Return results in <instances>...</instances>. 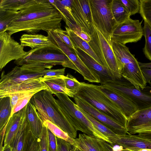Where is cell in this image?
<instances>
[{"instance_id": "cell-1", "label": "cell", "mask_w": 151, "mask_h": 151, "mask_svg": "<svg viewBox=\"0 0 151 151\" xmlns=\"http://www.w3.org/2000/svg\"><path fill=\"white\" fill-rule=\"evenodd\" d=\"M19 11L5 30L11 36L22 31L36 34L61 28L62 17L49 0H29Z\"/></svg>"}, {"instance_id": "cell-2", "label": "cell", "mask_w": 151, "mask_h": 151, "mask_svg": "<svg viewBox=\"0 0 151 151\" xmlns=\"http://www.w3.org/2000/svg\"><path fill=\"white\" fill-rule=\"evenodd\" d=\"M14 63L22 69L32 72H40L58 65L78 72V69L69 58L53 44L31 49L23 57L15 60Z\"/></svg>"}, {"instance_id": "cell-3", "label": "cell", "mask_w": 151, "mask_h": 151, "mask_svg": "<svg viewBox=\"0 0 151 151\" xmlns=\"http://www.w3.org/2000/svg\"><path fill=\"white\" fill-rule=\"evenodd\" d=\"M42 77L41 72H30L17 66L6 74L3 71L0 80V98L14 93L48 88L41 81Z\"/></svg>"}, {"instance_id": "cell-4", "label": "cell", "mask_w": 151, "mask_h": 151, "mask_svg": "<svg viewBox=\"0 0 151 151\" xmlns=\"http://www.w3.org/2000/svg\"><path fill=\"white\" fill-rule=\"evenodd\" d=\"M30 101L35 106L43 122L48 120L55 124L71 138H76L77 131L68 122L52 94L47 90L35 94Z\"/></svg>"}, {"instance_id": "cell-5", "label": "cell", "mask_w": 151, "mask_h": 151, "mask_svg": "<svg viewBox=\"0 0 151 151\" xmlns=\"http://www.w3.org/2000/svg\"><path fill=\"white\" fill-rule=\"evenodd\" d=\"M81 83L79 91L74 96L88 102L126 128L127 118L97 85Z\"/></svg>"}, {"instance_id": "cell-6", "label": "cell", "mask_w": 151, "mask_h": 151, "mask_svg": "<svg viewBox=\"0 0 151 151\" xmlns=\"http://www.w3.org/2000/svg\"><path fill=\"white\" fill-rule=\"evenodd\" d=\"M56 101L68 122L78 131L86 134L93 136L111 144L109 139L96 129L84 115L78 106L69 98L62 93L55 94Z\"/></svg>"}, {"instance_id": "cell-7", "label": "cell", "mask_w": 151, "mask_h": 151, "mask_svg": "<svg viewBox=\"0 0 151 151\" xmlns=\"http://www.w3.org/2000/svg\"><path fill=\"white\" fill-rule=\"evenodd\" d=\"M94 30L88 43L104 66L115 78L116 80L122 79V65L115 56L111 44L93 24Z\"/></svg>"}, {"instance_id": "cell-8", "label": "cell", "mask_w": 151, "mask_h": 151, "mask_svg": "<svg viewBox=\"0 0 151 151\" xmlns=\"http://www.w3.org/2000/svg\"><path fill=\"white\" fill-rule=\"evenodd\" d=\"M112 0H89L93 24L111 44L113 30L117 24L112 14Z\"/></svg>"}, {"instance_id": "cell-9", "label": "cell", "mask_w": 151, "mask_h": 151, "mask_svg": "<svg viewBox=\"0 0 151 151\" xmlns=\"http://www.w3.org/2000/svg\"><path fill=\"white\" fill-rule=\"evenodd\" d=\"M126 97L137 106L138 110L151 107V86L137 89L129 81L122 79L114 80L103 85Z\"/></svg>"}, {"instance_id": "cell-10", "label": "cell", "mask_w": 151, "mask_h": 151, "mask_svg": "<svg viewBox=\"0 0 151 151\" xmlns=\"http://www.w3.org/2000/svg\"><path fill=\"white\" fill-rule=\"evenodd\" d=\"M142 21L130 18L122 23L117 24L113 31L111 39L125 45L127 43L137 42L143 35Z\"/></svg>"}, {"instance_id": "cell-11", "label": "cell", "mask_w": 151, "mask_h": 151, "mask_svg": "<svg viewBox=\"0 0 151 151\" xmlns=\"http://www.w3.org/2000/svg\"><path fill=\"white\" fill-rule=\"evenodd\" d=\"M70 11L74 23L91 36L94 26L89 0H71Z\"/></svg>"}, {"instance_id": "cell-12", "label": "cell", "mask_w": 151, "mask_h": 151, "mask_svg": "<svg viewBox=\"0 0 151 151\" xmlns=\"http://www.w3.org/2000/svg\"><path fill=\"white\" fill-rule=\"evenodd\" d=\"M24 48L6 32L0 33V71L11 61L17 60L25 55L27 52Z\"/></svg>"}, {"instance_id": "cell-13", "label": "cell", "mask_w": 151, "mask_h": 151, "mask_svg": "<svg viewBox=\"0 0 151 151\" xmlns=\"http://www.w3.org/2000/svg\"><path fill=\"white\" fill-rule=\"evenodd\" d=\"M75 104L91 116L119 135L128 134L126 129L84 100L74 96Z\"/></svg>"}, {"instance_id": "cell-14", "label": "cell", "mask_w": 151, "mask_h": 151, "mask_svg": "<svg viewBox=\"0 0 151 151\" xmlns=\"http://www.w3.org/2000/svg\"><path fill=\"white\" fill-rule=\"evenodd\" d=\"M128 134L151 132V107L137 110L128 119Z\"/></svg>"}, {"instance_id": "cell-15", "label": "cell", "mask_w": 151, "mask_h": 151, "mask_svg": "<svg viewBox=\"0 0 151 151\" xmlns=\"http://www.w3.org/2000/svg\"><path fill=\"white\" fill-rule=\"evenodd\" d=\"M75 52L86 66L99 78L101 85L116 80L115 78L104 66L80 49L75 47Z\"/></svg>"}, {"instance_id": "cell-16", "label": "cell", "mask_w": 151, "mask_h": 151, "mask_svg": "<svg viewBox=\"0 0 151 151\" xmlns=\"http://www.w3.org/2000/svg\"><path fill=\"white\" fill-rule=\"evenodd\" d=\"M97 86L114 103L127 119L138 110L133 102L122 94L103 85H97Z\"/></svg>"}, {"instance_id": "cell-17", "label": "cell", "mask_w": 151, "mask_h": 151, "mask_svg": "<svg viewBox=\"0 0 151 151\" xmlns=\"http://www.w3.org/2000/svg\"><path fill=\"white\" fill-rule=\"evenodd\" d=\"M73 146L81 151H109L105 144V141L93 136L79 134L74 139Z\"/></svg>"}, {"instance_id": "cell-18", "label": "cell", "mask_w": 151, "mask_h": 151, "mask_svg": "<svg viewBox=\"0 0 151 151\" xmlns=\"http://www.w3.org/2000/svg\"><path fill=\"white\" fill-rule=\"evenodd\" d=\"M112 145H118L123 147V149L131 148L151 149V142L138 135L126 134L117 135L108 137Z\"/></svg>"}, {"instance_id": "cell-19", "label": "cell", "mask_w": 151, "mask_h": 151, "mask_svg": "<svg viewBox=\"0 0 151 151\" xmlns=\"http://www.w3.org/2000/svg\"><path fill=\"white\" fill-rule=\"evenodd\" d=\"M31 135L26 114L20 127L10 145L12 151H27Z\"/></svg>"}, {"instance_id": "cell-20", "label": "cell", "mask_w": 151, "mask_h": 151, "mask_svg": "<svg viewBox=\"0 0 151 151\" xmlns=\"http://www.w3.org/2000/svg\"><path fill=\"white\" fill-rule=\"evenodd\" d=\"M26 106L14 114L10 119L7 124L3 147L10 145L12 142L26 115Z\"/></svg>"}, {"instance_id": "cell-21", "label": "cell", "mask_w": 151, "mask_h": 151, "mask_svg": "<svg viewBox=\"0 0 151 151\" xmlns=\"http://www.w3.org/2000/svg\"><path fill=\"white\" fill-rule=\"evenodd\" d=\"M26 114L30 132L35 137L39 139L44 125L35 106L30 101L27 105Z\"/></svg>"}, {"instance_id": "cell-22", "label": "cell", "mask_w": 151, "mask_h": 151, "mask_svg": "<svg viewBox=\"0 0 151 151\" xmlns=\"http://www.w3.org/2000/svg\"><path fill=\"white\" fill-rule=\"evenodd\" d=\"M63 76H43L41 78V81L47 86L49 89V91L52 94L62 93L73 98L74 95L66 88L63 78Z\"/></svg>"}, {"instance_id": "cell-23", "label": "cell", "mask_w": 151, "mask_h": 151, "mask_svg": "<svg viewBox=\"0 0 151 151\" xmlns=\"http://www.w3.org/2000/svg\"><path fill=\"white\" fill-rule=\"evenodd\" d=\"M20 44L34 49L50 46L53 44L48 37L41 34H24L20 39Z\"/></svg>"}, {"instance_id": "cell-24", "label": "cell", "mask_w": 151, "mask_h": 151, "mask_svg": "<svg viewBox=\"0 0 151 151\" xmlns=\"http://www.w3.org/2000/svg\"><path fill=\"white\" fill-rule=\"evenodd\" d=\"M49 1L59 12L67 27L70 29L77 25L71 16L70 9L71 0H49Z\"/></svg>"}, {"instance_id": "cell-25", "label": "cell", "mask_w": 151, "mask_h": 151, "mask_svg": "<svg viewBox=\"0 0 151 151\" xmlns=\"http://www.w3.org/2000/svg\"><path fill=\"white\" fill-rule=\"evenodd\" d=\"M65 28L67 33L75 47L78 48L82 50L99 63L104 66L103 63L95 53L88 43L80 37L67 26L65 27Z\"/></svg>"}, {"instance_id": "cell-26", "label": "cell", "mask_w": 151, "mask_h": 151, "mask_svg": "<svg viewBox=\"0 0 151 151\" xmlns=\"http://www.w3.org/2000/svg\"><path fill=\"white\" fill-rule=\"evenodd\" d=\"M12 112L10 97L0 98V131L7 124L11 116Z\"/></svg>"}, {"instance_id": "cell-27", "label": "cell", "mask_w": 151, "mask_h": 151, "mask_svg": "<svg viewBox=\"0 0 151 151\" xmlns=\"http://www.w3.org/2000/svg\"><path fill=\"white\" fill-rule=\"evenodd\" d=\"M111 9L117 24L122 23L130 18V15L120 0H112Z\"/></svg>"}, {"instance_id": "cell-28", "label": "cell", "mask_w": 151, "mask_h": 151, "mask_svg": "<svg viewBox=\"0 0 151 151\" xmlns=\"http://www.w3.org/2000/svg\"><path fill=\"white\" fill-rule=\"evenodd\" d=\"M19 14L15 11L0 9V33L4 32L8 26Z\"/></svg>"}, {"instance_id": "cell-29", "label": "cell", "mask_w": 151, "mask_h": 151, "mask_svg": "<svg viewBox=\"0 0 151 151\" xmlns=\"http://www.w3.org/2000/svg\"><path fill=\"white\" fill-rule=\"evenodd\" d=\"M43 124L56 137L61 139L73 145L74 139L71 137L57 126L48 120L44 121Z\"/></svg>"}, {"instance_id": "cell-30", "label": "cell", "mask_w": 151, "mask_h": 151, "mask_svg": "<svg viewBox=\"0 0 151 151\" xmlns=\"http://www.w3.org/2000/svg\"><path fill=\"white\" fill-rule=\"evenodd\" d=\"M78 107L84 115L91 123L94 127L108 138L109 137H113L118 135L91 116L78 106Z\"/></svg>"}, {"instance_id": "cell-31", "label": "cell", "mask_w": 151, "mask_h": 151, "mask_svg": "<svg viewBox=\"0 0 151 151\" xmlns=\"http://www.w3.org/2000/svg\"><path fill=\"white\" fill-rule=\"evenodd\" d=\"M29 1V0H1L0 9L18 11Z\"/></svg>"}, {"instance_id": "cell-32", "label": "cell", "mask_w": 151, "mask_h": 151, "mask_svg": "<svg viewBox=\"0 0 151 151\" xmlns=\"http://www.w3.org/2000/svg\"><path fill=\"white\" fill-rule=\"evenodd\" d=\"M144 21L143 36L145 42L143 51L145 57L151 61V28L145 21Z\"/></svg>"}, {"instance_id": "cell-33", "label": "cell", "mask_w": 151, "mask_h": 151, "mask_svg": "<svg viewBox=\"0 0 151 151\" xmlns=\"http://www.w3.org/2000/svg\"><path fill=\"white\" fill-rule=\"evenodd\" d=\"M139 13L143 20L151 28V0H139Z\"/></svg>"}, {"instance_id": "cell-34", "label": "cell", "mask_w": 151, "mask_h": 151, "mask_svg": "<svg viewBox=\"0 0 151 151\" xmlns=\"http://www.w3.org/2000/svg\"><path fill=\"white\" fill-rule=\"evenodd\" d=\"M63 78L67 90L74 95H76L80 88L81 82L69 73L66 76H63Z\"/></svg>"}, {"instance_id": "cell-35", "label": "cell", "mask_w": 151, "mask_h": 151, "mask_svg": "<svg viewBox=\"0 0 151 151\" xmlns=\"http://www.w3.org/2000/svg\"><path fill=\"white\" fill-rule=\"evenodd\" d=\"M130 16L139 13L140 4L139 0H120Z\"/></svg>"}, {"instance_id": "cell-36", "label": "cell", "mask_w": 151, "mask_h": 151, "mask_svg": "<svg viewBox=\"0 0 151 151\" xmlns=\"http://www.w3.org/2000/svg\"><path fill=\"white\" fill-rule=\"evenodd\" d=\"M53 31L56 34L60 39L68 47L73 50H75V48L66 30L59 28Z\"/></svg>"}, {"instance_id": "cell-37", "label": "cell", "mask_w": 151, "mask_h": 151, "mask_svg": "<svg viewBox=\"0 0 151 151\" xmlns=\"http://www.w3.org/2000/svg\"><path fill=\"white\" fill-rule=\"evenodd\" d=\"M39 140L40 151H48L47 128L44 125Z\"/></svg>"}, {"instance_id": "cell-38", "label": "cell", "mask_w": 151, "mask_h": 151, "mask_svg": "<svg viewBox=\"0 0 151 151\" xmlns=\"http://www.w3.org/2000/svg\"><path fill=\"white\" fill-rule=\"evenodd\" d=\"M48 151H57L56 137L47 129Z\"/></svg>"}, {"instance_id": "cell-39", "label": "cell", "mask_w": 151, "mask_h": 151, "mask_svg": "<svg viewBox=\"0 0 151 151\" xmlns=\"http://www.w3.org/2000/svg\"><path fill=\"white\" fill-rule=\"evenodd\" d=\"M65 70V68L56 69H45L42 70L41 73L43 77L63 76Z\"/></svg>"}, {"instance_id": "cell-40", "label": "cell", "mask_w": 151, "mask_h": 151, "mask_svg": "<svg viewBox=\"0 0 151 151\" xmlns=\"http://www.w3.org/2000/svg\"><path fill=\"white\" fill-rule=\"evenodd\" d=\"M57 151H72L73 145L65 141L56 137Z\"/></svg>"}, {"instance_id": "cell-41", "label": "cell", "mask_w": 151, "mask_h": 151, "mask_svg": "<svg viewBox=\"0 0 151 151\" xmlns=\"http://www.w3.org/2000/svg\"><path fill=\"white\" fill-rule=\"evenodd\" d=\"M27 151H40L39 139L35 137L31 132L30 143Z\"/></svg>"}, {"instance_id": "cell-42", "label": "cell", "mask_w": 151, "mask_h": 151, "mask_svg": "<svg viewBox=\"0 0 151 151\" xmlns=\"http://www.w3.org/2000/svg\"><path fill=\"white\" fill-rule=\"evenodd\" d=\"M71 29L80 37L87 42L88 43L91 40V36L87 33L82 30L78 26H76L73 27Z\"/></svg>"}, {"instance_id": "cell-43", "label": "cell", "mask_w": 151, "mask_h": 151, "mask_svg": "<svg viewBox=\"0 0 151 151\" xmlns=\"http://www.w3.org/2000/svg\"><path fill=\"white\" fill-rule=\"evenodd\" d=\"M143 75L147 82L151 86V68H141Z\"/></svg>"}, {"instance_id": "cell-44", "label": "cell", "mask_w": 151, "mask_h": 151, "mask_svg": "<svg viewBox=\"0 0 151 151\" xmlns=\"http://www.w3.org/2000/svg\"><path fill=\"white\" fill-rule=\"evenodd\" d=\"M139 137L151 142V132H145L138 134Z\"/></svg>"}, {"instance_id": "cell-45", "label": "cell", "mask_w": 151, "mask_h": 151, "mask_svg": "<svg viewBox=\"0 0 151 151\" xmlns=\"http://www.w3.org/2000/svg\"><path fill=\"white\" fill-rule=\"evenodd\" d=\"M139 63L141 68H151V62L149 63H142L139 62Z\"/></svg>"}, {"instance_id": "cell-46", "label": "cell", "mask_w": 151, "mask_h": 151, "mask_svg": "<svg viewBox=\"0 0 151 151\" xmlns=\"http://www.w3.org/2000/svg\"><path fill=\"white\" fill-rule=\"evenodd\" d=\"M132 151H151L150 149H141L137 148H131L127 149Z\"/></svg>"}, {"instance_id": "cell-47", "label": "cell", "mask_w": 151, "mask_h": 151, "mask_svg": "<svg viewBox=\"0 0 151 151\" xmlns=\"http://www.w3.org/2000/svg\"><path fill=\"white\" fill-rule=\"evenodd\" d=\"M0 151H12L11 147L10 145L3 147Z\"/></svg>"}, {"instance_id": "cell-48", "label": "cell", "mask_w": 151, "mask_h": 151, "mask_svg": "<svg viewBox=\"0 0 151 151\" xmlns=\"http://www.w3.org/2000/svg\"><path fill=\"white\" fill-rule=\"evenodd\" d=\"M105 144L109 151H114L113 149L112 145L105 141Z\"/></svg>"}, {"instance_id": "cell-49", "label": "cell", "mask_w": 151, "mask_h": 151, "mask_svg": "<svg viewBox=\"0 0 151 151\" xmlns=\"http://www.w3.org/2000/svg\"><path fill=\"white\" fill-rule=\"evenodd\" d=\"M121 151H132L130 150L127 149H123Z\"/></svg>"}]
</instances>
